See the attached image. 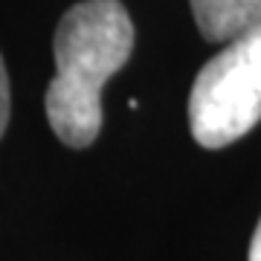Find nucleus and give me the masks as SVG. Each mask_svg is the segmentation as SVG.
<instances>
[{"instance_id": "f257e3e1", "label": "nucleus", "mask_w": 261, "mask_h": 261, "mask_svg": "<svg viewBox=\"0 0 261 261\" xmlns=\"http://www.w3.org/2000/svg\"><path fill=\"white\" fill-rule=\"evenodd\" d=\"M134 53V23L119 0H82L64 12L53 38L56 79L47 119L70 148H87L102 130V87Z\"/></svg>"}, {"instance_id": "f03ea898", "label": "nucleus", "mask_w": 261, "mask_h": 261, "mask_svg": "<svg viewBox=\"0 0 261 261\" xmlns=\"http://www.w3.org/2000/svg\"><path fill=\"white\" fill-rule=\"evenodd\" d=\"M261 122V20L209 58L189 93L192 137L224 148Z\"/></svg>"}, {"instance_id": "7ed1b4c3", "label": "nucleus", "mask_w": 261, "mask_h": 261, "mask_svg": "<svg viewBox=\"0 0 261 261\" xmlns=\"http://www.w3.org/2000/svg\"><path fill=\"white\" fill-rule=\"evenodd\" d=\"M200 35L226 44L261 20V0H189Z\"/></svg>"}, {"instance_id": "20e7f679", "label": "nucleus", "mask_w": 261, "mask_h": 261, "mask_svg": "<svg viewBox=\"0 0 261 261\" xmlns=\"http://www.w3.org/2000/svg\"><path fill=\"white\" fill-rule=\"evenodd\" d=\"M9 113H12V93H9V75H6V64L0 58V137L9 125Z\"/></svg>"}, {"instance_id": "39448f33", "label": "nucleus", "mask_w": 261, "mask_h": 261, "mask_svg": "<svg viewBox=\"0 0 261 261\" xmlns=\"http://www.w3.org/2000/svg\"><path fill=\"white\" fill-rule=\"evenodd\" d=\"M250 261H261V221L252 232V241H250Z\"/></svg>"}]
</instances>
